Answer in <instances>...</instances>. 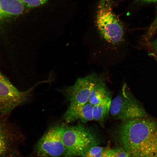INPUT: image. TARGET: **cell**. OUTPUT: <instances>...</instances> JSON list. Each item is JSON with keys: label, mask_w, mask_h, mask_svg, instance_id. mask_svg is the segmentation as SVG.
Masks as SVG:
<instances>
[{"label": "cell", "mask_w": 157, "mask_h": 157, "mask_svg": "<svg viewBox=\"0 0 157 157\" xmlns=\"http://www.w3.org/2000/svg\"><path fill=\"white\" fill-rule=\"evenodd\" d=\"M121 121L116 133L130 157H157V121L143 117Z\"/></svg>", "instance_id": "6da1fadb"}, {"label": "cell", "mask_w": 157, "mask_h": 157, "mask_svg": "<svg viewBox=\"0 0 157 157\" xmlns=\"http://www.w3.org/2000/svg\"><path fill=\"white\" fill-rule=\"evenodd\" d=\"M111 0H101L98 4L94 24L90 27L94 42L97 43L95 54L113 55L119 57L125 42V27L114 13Z\"/></svg>", "instance_id": "7a4b0ae2"}, {"label": "cell", "mask_w": 157, "mask_h": 157, "mask_svg": "<svg viewBox=\"0 0 157 157\" xmlns=\"http://www.w3.org/2000/svg\"><path fill=\"white\" fill-rule=\"evenodd\" d=\"M63 140L65 157H83L90 148L98 143L95 134L81 123L74 126L65 125Z\"/></svg>", "instance_id": "3957f363"}, {"label": "cell", "mask_w": 157, "mask_h": 157, "mask_svg": "<svg viewBox=\"0 0 157 157\" xmlns=\"http://www.w3.org/2000/svg\"><path fill=\"white\" fill-rule=\"evenodd\" d=\"M38 85L20 91L0 71V118H8L15 108L27 100Z\"/></svg>", "instance_id": "277c9868"}, {"label": "cell", "mask_w": 157, "mask_h": 157, "mask_svg": "<svg viewBox=\"0 0 157 157\" xmlns=\"http://www.w3.org/2000/svg\"><path fill=\"white\" fill-rule=\"evenodd\" d=\"M110 113L114 119L121 120L146 115L144 110L132 96L125 85L120 93L112 100Z\"/></svg>", "instance_id": "5b68a950"}, {"label": "cell", "mask_w": 157, "mask_h": 157, "mask_svg": "<svg viewBox=\"0 0 157 157\" xmlns=\"http://www.w3.org/2000/svg\"><path fill=\"white\" fill-rule=\"evenodd\" d=\"M65 125L51 127L42 136L37 145L38 154L43 157H59L65 155L63 140Z\"/></svg>", "instance_id": "8992f818"}, {"label": "cell", "mask_w": 157, "mask_h": 157, "mask_svg": "<svg viewBox=\"0 0 157 157\" xmlns=\"http://www.w3.org/2000/svg\"><path fill=\"white\" fill-rule=\"evenodd\" d=\"M101 79L98 74L90 73L78 78L73 85L62 89L61 92L70 103L85 104L88 102L93 87Z\"/></svg>", "instance_id": "52a82bcc"}, {"label": "cell", "mask_w": 157, "mask_h": 157, "mask_svg": "<svg viewBox=\"0 0 157 157\" xmlns=\"http://www.w3.org/2000/svg\"><path fill=\"white\" fill-rule=\"evenodd\" d=\"M93 106L88 102L85 104L70 103L63 116L62 119L66 123L79 120L83 124L92 120Z\"/></svg>", "instance_id": "ba28073f"}, {"label": "cell", "mask_w": 157, "mask_h": 157, "mask_svg": "<svg viewBox=\"0 0 157 157\" xmlns=\"http://www.w3.org/2000/svg\"><path fill=\"white\" fill-rule=\"evenodd\" d=\"M28 9L19 0H0V23L19 17Z\"/></svg>", "instance_id": "9c48e42d"}, {"label": "cell", "mask_w": 157, "mask_h": 157, "mask_svg": "<svg viewBox=\"0 0 157 157\" xmlns=\"http://www.w3.org/2000/svg\"><path fill=\"white\" fill-rule=\"evenodd\" d=\"M8 118H0V157L10 150L15 135L14 126Z\"/></svg>", "instance_id": "30bf717a"}, {"label": "cell", "mask_w": 157, "mask_h": 157, "mask_svg": "<svg viewBox=\"0 0 157 157\" xmlns=\"http://www.w3.org/2000/svg\"><path fill=\"white\" fill-rule=\"evenodd\" d=\"M111 92L102 79L93 87L89 96L88 102L93 106L111 99Z\"/></svg>", "instance_id": "8fae6325"}, {"label": "cell", "mask_w": 157, "mask_h": 157, "mask_svg": "<svg viewBox=\"0 0 157 157\" xmlns=\"http://www.w3.org/2000/svg\"><path fill=\"white\" fill-rule=\"evenodd\" d=\"M112 99L103 103L93 106L92 115L93 120L99 123H103L110 113Z\"/></svg>", "instance_id": "7c38bea8"}, {"label": "cell", "mask_w": 157, "mask_h": 157, "mask_svg": "<svg viewBox=\"0 0 157 157\" xmlns=\"http://www.w3.org/2000/svg\"><path fill=\"white\" fill-rule=\"evenodd\" d=\"M157 31V8L156 15L155 19L148 28L144 36L147 42L150 40Z\"/></svg>", "instance_id": "4fadbf2b"}, {"label": "cell", "mask_w": 157, "mask_h": 157, "mask_svg": "<svg viewBox=\"0 0 157 157\" xmlns=\"http://www.w3.org/2000/svg\"><path fill=\"white\" fill-rule=\"evenodd\" d=\"M105 149L100 146H93L89 149L83 157H101Z\"/></svg>", "instance_id": "5bb4252c"}, {"label": "cell", "mask_w": 157, "mask_h": 157, "mask_svg": "<svg viewBox=\"0 0 157 157\" xmlns=\"http://www.w3.org/2000/svg\"><path fill=\"white\" fill-rule=\"evenodd\" d=\"M28 8H33L46 3L48 0H19Z\"/></svg>", "instance_id": "9a60e30c"}, {"label": "cell", "mask_w": 157, "mask_h": 157, "mask_svg": "<svg viewBox=\"0 0 157 157\" xmlns=\"http://www.w3.org/2000/svg\"><path fill=\"white\" fill-rule=\"evenodd\" d=\"M111 157H130L128 154L121 147L113 149Z\"/></svg>", "instance_id": "2e32d148"}, {"label": "cell", "mask_w": 157, "mask_h": 157, "mask_svg": "<svg viewBox=\"0 0 157 157\" xmlns=\"http://www.w3.org/2000/svg\"><path fill=\"white\" fill-rule=\"evenodd\" d=\"M147 43L152 50V52L150 53L154 58H157V36L152 40H150Z\"/></svg>", "instance_id": "e0dca14e"}, {"label": "cell", "mask_w": 157, "mask_h": 157, "mask_svg": "<svg viewBox=\"0 0 157 157\" xmlns=\"http://www.w3.org/2000/svg\"><path fill=\"white\" fill-rule=\"evenodd\" d=\"M113 149L110 148H105L101 157H111L113 153Z\"/></svg>", "instance_id": "ac0fdd59"}, {"label": "cell", "mask_w": 157, "mask_h": 157, "mask_svg": "<svg viewBox=\"0 0 157 157\" xmlns=\"http://www.w3.org/2000/svg\"><path fill=\"white\" fill-rule=\"evenodd\" d=\"M139 1L146 3H154L157 2V0H138Z\"/></svg>", "instance_id": "d6986e66"}, {"label": "cell", "mask_w": 157, "mask_h": 157, "mask_svg": "<svg viewBox=\"0 0 157 157\" xmlns=\"http://www.w3.org/2000/svg\"><path fill=\"white\" fill-rule=\"evenodd\" d=\"M157 61V58H154Z\"/></svg>", "instance_id": "ffe728a7"}]
</instances>
